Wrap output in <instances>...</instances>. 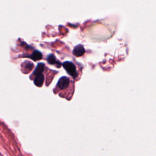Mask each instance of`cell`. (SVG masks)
Listing matches in <instances>:
<instances>
[{"label":"cell","mask_w":156,"mask_h":156,"mask_svg":"<svg viewBox=\"0 0 156 156\" xmlns=\"http://www.w3.org/2000/svg\"><path fill=\"white\" fill-rule=\"evenodd\" d=\"M63 66L65 70L66 71V72L72 77L76 78L78 76V73L76 70V66L71 62L66 61V62H64Z\"/></svg>","instance_id":"6da1fadb"},{"label":"cell","mask_w":156,"mask_h":156,"mask_svg":"<svg viewBox=\"0 0 156 156\" xmlns=\"http://www.w3.org/2000/svg\"><path fill=\"white\" fill-rule=\"evenodd\" d=\"M44 68H45V64L43 63H39L37 67L36 70H34L33 73V75H34L35 76L38 75V74H42L43 70H44Z\"/></svg>","instance_id":"5b68a950"},{"label":"cell","mask_w":156,"mask_h":156,"mask_svg":"<svg viewBox=\"0 0 156 156\" xmlns=\"http://www.w3.org/2000/svg\"><path fill=\"white\" fill-rule=\"evenodd\" d=\"M85 52V50L82 45H78L74 47L73 53L76 57H80L83 56Z\"/></svg>","instance_id":"3957f363"},{"label":"cell","mask_w":156,"mask_h":156,"mask_svg":"<svg viewBox=\"0 0 156 156\" xmlns=\"http://www.w3.org/2000/svg\"><path fill=\"white\" fill-rule=\"evenodd\" d=\"M44 76L43 74H38L36 76L34 79V84L37 87H42L44 82Z\"/></svg>","instance_id":"277c9868"},{"label":"cell","mask_w":156,"mask_h":156,"mask_svg":"<svg viewBox=\"0 0 156 156\" xmlns=\"http://www.w3.org/2000/svg\"><path fill=\"white\" fill-rule=\"evenodd\" d=\"M31 58L34 60H38L42 58V54L38 51H35L32 53Z\"/></svg>","instance_id":"8992f818"},{"label":"cell","mask_w":156,"mask_h":156,"mask_svg":"<svg viewBox=\"0 0 156 156\" xmlns=\"http://www.w3.org/2000/svg\"><path fill=\"white\" fill-rule=\"evenodd\" d=\"M47 61H48V62L49 64L51 65H55L57 62L56 57L54 56V54H50L48 57H47Z\"/></svg>","instance_id":"52a82bcc"},{"label":"cell","mask_w":156,"mask_h":156,"mask_svg":"<svg viewBox=\"0 0 156 156\" xmlns=\"http://www.w3.org/2000/svg\"><path fill=\"white\" fill-rule=\"evenodd\" d=\"M70 84V79L66 76H63L60 78L57 83V87L61 90L66 89Z\"/></svg>","instance_id":"7a4b0ae2"}]
</instances>
